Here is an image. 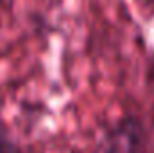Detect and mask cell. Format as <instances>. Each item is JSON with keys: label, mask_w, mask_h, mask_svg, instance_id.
Instances as JSON below:
<instances>
[{"label": "cell", "mask_w": 154, "mask_h": 153, "mask_svg": "<svg viewBox=\"0 0 154 153\" xmlns=\"http://www.w3.org/2000/svg\"><path fill=\"white\" fill-rule=\"evenodd\" d=\"M149 133L138 115H122L108 124L99 137V153H145Z\"/></svg>", "instance_id": "6da1fadb"}, {"label": "cell", "mask_w": 154, "mask_h": 153, "mask_svg": "<svg viewBox=\"0 0 154 153\" xmlns=\"http://www.w3.org/2000/svg\"><path fill=\"white\" fill-rule=\"evenodd\" d=\"M0 153H23L20 144L11 137V133L4 122H0Z\"/></svg>", "instance_id": "7a4b0ae2"}, {"label": "cell", "mask_w": 154, "mask_h": 153, "mask_svg": "<svg viewBox=\"0 0 154 153\" xmlns=\"http://www.w3.org/2000/svg\"><path fill=\"white\" fill-rule=\"evenodd\" d=\"M138 9L145 15V18H152L154 16V0H134Z\"/></svg>", "instance_id": "3957f363"}]
</instances>
